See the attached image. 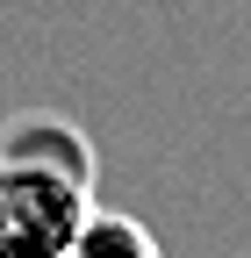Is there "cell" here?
<instances>
[{"label": "cell", "mask_w": 251, "mask_h": 258, "mask_svg": "<svg viewBox=\"0 0 251 258\" xmlns=\"http://www.w3.org/2000/svg\"><path fill=\"white\" fill-rule=\"evenodd\" d=\"M65 258H165V251H158V237H151L137 215L86 208V222H79V237H72Z\"/></svg>", "instance_id": "2"}, {"label": "cell", "mask_w": 251, "mask_h": 258, "mask_svg": "<svg viewBox=\"0 0 251 258\" xmlns=\"http://www.w3.org/2000/svg\"><path fill=\"white\" fill-rule=\"evenodd\" d=\"M93 208V172L0 151V258H65Z\"/></svg>", "instance_id": "1"}]
</instances>
